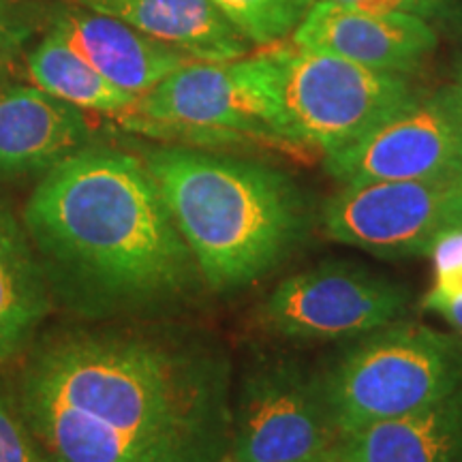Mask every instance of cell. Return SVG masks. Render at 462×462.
Masks as SVG:
<instances>
[{
	"mask_svg": "<svg viewBox=\"0 0 462 462\" xmlns=\"http://www.w3.org/2000/svg\"><path fill=\"white\" fill-rule=\"evenodd\" d=\"M50 309V281L26 225L0 199V362L31 349Z\"/></svg>",
	"mask_w": 462,
	"mask_h": 462,
	"instance_id": "16",
	"label": "cell"
},
{
	"mask_svg": "<svg viewBox=\"0 0 462 462\" xmlns=\"http://www.w3.org/2000/svg\"><path fill=\"white\" fill-rule=\"evenodd\" d=\"M435 315L446 319V323L449 328H454V332H458L462 337V298L452 300V302L441 304L435 310Z\"/></svg>",
	"mask_w": 462,
	"mask_h": 462,
	"instance_id": "22",
	"label": "cell"
},
{
	"mask_svg": "<svg viewBox=\"0 0 462 462\" xmlns=\"http://www.w3.org/2000/svg\"><path fill=\"white\" fill-rule=\"evenodd\" d=\"M221 462H234V460H231V458H229V456H225V458H223Z\"/></svg>",
	"mask_w": 462,
	"mask_h": 462,
	"instance_id": "25",
	"label": "cell"
},
{
	"mask_svg": "<svg viewBox=\"0 0 462 462\" xmlns=\"http://www.w3.org/2000/svg\"><path fill=\"white\" fill-rule=\"evenodd\" d=\"M321 374L343 437L441 401L462 385V337L398 319L360 337Z\"/></svg>",
	"mask_w": 462,
	"mask_h": 462,
	"instance_id": "4",
	"label": "cell"
},
{
	"mask_svg": "<svg viewBox=\"0 0 462 462\" xmlns=\"http://www.w3.org/2000/svg\"><path fill=\"white\" fill-rule=\"evenodd\" d=\"M9 67H11V56H5V54H0V82H3V79H5V75H7Z\"/></svg>",
	"mask_w": 462,
	"mask_h": 462,
	"instance_id": "23",
	"label": "cell"
},
{
	"mask_svg": "<svg viewBox=\"0 0 462 462\" xmlns=\"http://www.w3.org/2000/svg\"><path fill=\"white\" fill-rule=\"evenodd\" d=\"M289 146L323 152L349 146L420 95L407 75L374 71L330 54L274 50Z\"/></svg>",
	"mask_w": 462,
	"mask_h": 462,
	"instance_id": "6",
	"label": "cell"
},
{
	"mask_svg": "<svg viewBox=\"0 0 462 462\" xmlns=\"http://www.w3.org/2000/svg\"><path fill=\"white\" fill-rule=\"evenodd\" d=\"M343 7L373 11V14L413 15L426 22H449L458 15V0H326Z\"/></svg>",
	"mask_w": 462,
	"mask_h": 462,
	"instance_id": "20",
	"label": "cell"
},
{
	"mask_svg": "<svg viewBox=\"0 0 462 462\" xmlns=\"http://www.w3.org/2000/svg\"><path fill=\"white\" fill-rule=\"evenodd\" d=\"M22 221L51 296L101 313L190 296L201 273L146 161L79 148L43 173Z\"/></svg>",
	"mask_w": 462,
	"mask_h": 462,
	"instance_id": "2",
	"label": "cell"
},
{
	"mask_svg": "<svg viewBox=\"0 0 462 462\" xmlns=\"http://www.w3.org/2000/svg\"><path fill=\"white\" fill-rule=\"evenodd\" d=\"M0 462H50L14 396L0 390Z\"/></svg>",
	"mask_w": 462,
	"mask_h": 462,
	"instance_id": "19",
	"label": "cell"
},
{
	"mask_svg": "<svg viewBox=\"0 0 462 462\" xmlns=\"http://www.w3.org/2000/svg\"><path fill=\"white\" fill-rule=\"evenodd\" d=\"M229 364L152 328H73L31 345L14 401L50 462H221Z\"/></svg>",
	"mask_w": 462,
	"mask_h": 462,
	"instance_id": "1",
	"label": "cell"
},
{
	"mask_svg": "<svg viewBox=\"0 0 462 462\" xmlns=\"http://www.w3.org/2000/svg\"><path fill=\"white\" fill-rule=\"evenodd\" d=\"M340 187L462 176V106L456 90L418 95L371 133L326 154Z\"/></svg>",
	"mask_w": 462,
	"mask_h": 462,
	"instance_id": "10",
	"label": "cell"
},
{
	"mask_svg": "<svg viewBox=\"0 0 462 462\" xmlns=\"http://www.w3.org/2000/svg\"><path fill=\"white\" fill-rule=\"evenodd\" d=\"M456 97H458L460 106H462V60H460V67H458V78H456Z\"/></svg>",
	"mask_w": 462,
	"mask_h": 462,
	"instance_id": "24",
	"label": "cell"
},
{
	"mask_svg": "<svg viewBox=\"0 0 462 462\" xmlns=\"http://www.w3.org/2000/svg\"><path fill=\"white\" fill-rule=\"evenodd\" d=\"M133 126L201 143H285L274 51L236 60H190L125 114Z\"/></svg>",
	"mask_w": 462,
	"mask_h": 462,
	"instance_id": "5",
	"label": "cell"
},
{
	"mask_svg": "<svg viewBox=\"0 0 462 462\" xmlns=\"http://www.w3.org/2000/svg\"><path fill=\"white\" fill-rule=\"evenodd\" d=\"M332 240L385 259L421 257L462 229V176L349 184L326 201Z\"/></svg>",
	"mask_w": 462,
	"mask_h": 462,
	"instance_id": "8",
	"label": "cell"
},
{
	"mask_svg": "<svg viewBox=\"0 0 462 462\" xmlns=\"http://www.w3.org/2000/svg\"><path fill=\"white\" fill-rule=\"evenodd\" d=\"M340 439L319 373L289 357H263L245 373L231 407V460L328 462Z\"/></svg>",
	"mask_w": 462,
	"mask_h": 462,
	"instance_id": "7",
	"label": "cell"
},
{
	"mask_svg": "<svg viewBox=\"0 0 462 462\" xmlns=\"http://www.w3.org/2000/svg\"><path fill=\"white\" fill-rule=\"evenodd\" d=\"M328 462H462V385L420 411L343 437Z\"/></svg>",
	"mask_w": 462,
	"mask_h": 462,
	"instance_id": "15",
	"label": "cell"
},
{
	"mask_svg": "<svg viewBox=\"0 0 462 462\" xmlns=\"http://www.w3.org/2000/svg\"><path fill=\"white\" fill-rule=\"evenodd\" d=\"M28 73L37 88L78 109L125 116L140 99L107 82L54 31L28 56Z\"/></svg>",
	"mask_w": 462,
	"mask_h": 462,
	"instance_id": "17",
	"label": "cell"
},
{
	"mask_svg": "<svg viewBox=\"0 0 462 462\" xmlns=\"http://www.w3.org/2000/svg\"><path fill=\"white\" fill-rule=\"evenodd\" d=\"M248 43L274 45L296 32L317 0H210Z\"/></svg>",
	"mask_w": 462,
	"mask_h": 462,
	"instance_id": "18",
	"label": "cell"
},
{
	"mask_svg": "<svg viewBox=\"0 0 462 462\" xmlns=\"http://www.w3.org/2000/svg\"><path fill=\"white\" fill-rule=\"evenodd\" d=\"M409 291L368 268L326 262L289 276L259 309L270 334L289 340L366 337L404 319Z\"/></svg>",
	"mask_w": 462,
	"mask_h": 462,
	"instance_id": "9",
	"label": "cell"
},
{
	"mask_svg": "<svg viewBox=\"0 0 462 462\" xmlns=\"http://www.w3.org/2000/svg\"><path fill=\"white\" fill-rule=\"evenodd\" d=\"M31 37V24L15 0H0V54L14 56Z\"/></svg>",
	"mask_w": 462,
	"mask_h": 462,
	"instance_id": "21",
	"label": "cell"
},
{
	"mask_svg": "<svg viewBox=\"0 0 462 462\" xmlns=\"http://www.w3.org/2000/svg\"><path fill=\"white\" fill-rule=\"evenodd\" d=\"M88 135L82 109L37 86H0V180L50 171Z\"/></svg>",
	"mask_w": 462,
	"mask_h": 462,
	"instance_id": "12",
	"label": "cell"
},
{
	"mask_svg": "<svg viewBox=\"0 0 462 462\" xmlns=\"http://www.w3.org/2000/svg\"><path fill=\"white\" fill-rule=\"evenodd\" d=\"M291 45L374 71L409 75L437 50V32L430 22L413 15L373 14L317 0L293 32Z\"/></svg>",
	"mask_w": 462,
	"mask_h": 462,
	"instance_id": "11",
	"label": "cell"
},
{
	"mask_svg": "<svg viewBox=\"0 0 462 462\" xmlns=\"http://www.w3.org/2000/svg\"><path fill=\"white\" fill-rule=\"evenodd\" d=\"M51 31L60 34L107 82L135 97L146 95L167 75L190 62L189 56L137 28L84 7L60 11Z\"/></svg>",
	"mask_w": 462,
	"mask_h": 462,
	"instance_id": "13",
	"label": "cell"
},
{
	"mask_svg": "<svg viewBox=\"0 0 462 462\" xmlns=\"http://www.w3.org/2000/svg\"><path fill=\"white\" fill-rule=\"evenodd\" d=\"M143 161L215 291L263 279L309 234V199L273 167L182 146L150 150Z\"/></svg>",
	"mask_w": 462,
	"mask_h": 462,
	"instance_id": "3",
	"label": "cell"
},
{
	"mask_svg": "<svg viewBox=\"0 0 462 462\" xmlns=\"http://www.w3.org/2000/svg\"><path fill=\"white\" fill-rule=\"evenodd\" d=\"M79 7L125 22L190 60H236L248 43L210 0H75Z\"/></svg>",
	"mask_w": 462,
	"mask_h": 462,
	"instance_id": "14",
	"label": "cell"
}]
</instances>
